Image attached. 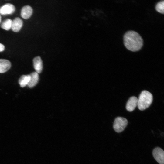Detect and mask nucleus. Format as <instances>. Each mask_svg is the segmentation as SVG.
<instances>
[{"instance_id": "1", "label": "nucleus", "mask_w": 164, "mask_h": 164, "mask_svg": "<svg viewBox=\"0 0 164 164\" xmlns=\"http://www.w3.org/2000/svg\"><path fill=\"white\" fill-rule=\"evenodd\" d=\"M124 44L128 50L133 52L138 51L143 45V41L140 35L134 31H129L124 34Z\"/></svg>"}, {"instance_id": "2", "label": "nucleus", "mask_w": 164, "mask_h": 164, "mask_svg": "<svg viewBox=\"0 0 164 164\" xmlns=\"http://www.w3.org/2000/svg\"><path fill=\"white\" fill-rule=\"evenodd\" d=\"M152 101L153 96L152 94L147 91H143L138 98L137 106L140 110L143 111L150 105Z\"/></svg>"}, {"instance_id": "3", "label": "nucleus", "mask_w": 164, "mask_h": 164, "mask_svg": "<svg viewBox=\"0 0 164 164\" xmlns=\"http://www.w3.org/2000/svg\"><path fill=\"white\" fill-rule=\"evenodd\" d=\"M128 124L127 119L123 117H118L114 120L113 127L114 131L117 133L122 132Z\"/></svg>"}, {"instance_id": "4", "label": "nucleus", "mask_w": 164, "mask_h": 164, "mask_svg": "<svg viewBox=\"0 0 164 164\" xmlns=\"http://www.w3.org/2000/svg\"><path fill=\"white\" fill-rule=\"evenodd\" d=\"M152 155L158 163L159 164H164V152L162 149L159 147L154 148L152 151Z\"/></svg>"}, {"instance_id": "5", "label": "nucleus", "mask_w": 164, "mask_h": 164, "mask_svg": "<svg viewBox=\"0 0 164 164\" xmlns=\"http://www.w3.org/2000/svg\"><path fill=\"white\" fill-rule=\"evenodd\" d=\"M138 98L132 96L128 100L126 106L127 110L129 112L133 111L138 105Z\"/></svg>"}, {"instance_id": "6", "label": "nucleus", "mask_w": 164, "mask_h": 164, "mask_svg": "<svg viewBox=\"0 0 164 164\" xmlns=\"http://www.w3.org/2000/svg\"><path fill=\"white\" fill-rule=\"evenodd\" d=\"M15 10L14 6L11 4H7L0 8V13L2 15L11 14Z\"/></svg>"}, {"instance_id": "7", "label": "nucleus", "mask_w": 164, "mask_h": 164, "mask_svg": "<svg viewBox=\"0 0 164 164\" xmlns=\"http://www.w3.org/2000/svg\"><path fill=\"white\" fill-rule=\"evenodd\" d=\"M34 67L37 73H40L43 69V63L41 57L37 56L33 60Z\"/></svg>"}, {"instance_id": "8", "label": "nucleus", "mask_w": 164, "mask_h": 164, "mask_svg": "<svg viewBox=\"0 0 164 164\" xmlns=\"http://www.w3.org/2000/svg\"><path fill=\"white\" fill-rule=\"evenodd\" d=\"M29 75L30 79L27 85L29 87L32 88L37 83L39 79V76L38 73L35 72L32 73Z\"/></svg>"}, {"instance_id": "9", "label": "nucleus", "mask_w": 164, "mask_h": 164, "mask_svg": "<svg viewBox=\"0 0 164 164\" xmlns=\"http://www.w3.org/2000/svg\"><path fill=\"white\" fill-rule=\"evenodd\" d=\"M22 24V20L19 18H16L12 21V29L14 32H18L21 29Z\"/></svg>"}, {"instance_id": "10", "label": "nucleus", "mask_w": 164, "mask_h": 164, "mask_svg": "<svg viewBox=\"0 0 164 164\" xmlns=\"http://www.w3.org/2000/svg\"><path fill=\"white\" fill-rule=\"evenodd\" d=\"M11 67L10 62L8 60L0 59V73H4L8 70Z\"/></svg>"}, {"instance_id": "11", "label": "nucleus", "mask_w": 164, "mask_h": 164, "mask_svg": "<svg viewBox=\"0 0 164 164\" xmlns=\"http://www.w3.org/2000/svg\"><path fill=\"white\" fill-rule=\"evenodd\" d=\"M32 12V9L31 7L26 5L23 7L22 9L21 15L24 19H28L31 16Z\"/></svg>"}, {"instance_id": "12", "label": "nucleus", "mask_w": 164, "mask_h": 164, "mask_svg": "<svg viewBox=\"0 0 164 164\" xmlns=\"http://www.w3.org/2000/svg\"><path fill=\"white\" fill-rule=\"evenodd\" d=\"M30 79L29 75H22V76L19 80V83L20 87H25L27 85Z\"/></svg>"}, {"instance_id": "13", "label": "nucleus", "mask_w": 164, "mask_h": 164, "mask_svg": "<svg viewBox=\"0 0 164 164\" xmlns=\"http://www.w3.org/2000/svg\"><path fill=\"white\" fill-rule=\"evenodd\" d=\"M12 21L10 19H7L5 20L2 24V28L6 30H8L11 28Z\"/></svg>"}, {"instance_id": "14", "label": "nucleus", "mask_w": 164, "mask_h": 164, "mask_svg": "<svg viewBox=\"0 0 164 164\" xmlns=\"http://www.w3.org/2000/svg\"><path fill=\"white\" fill-rule=\"evenodd\" d=\"M157 11L161 13L164 14V1H161L157 3L155 7Z\"/></svg>"}, {"instance_id": "15", "label": "nucleus", "mask_w": 164, "mask_h": 164, "mask_svg": "<svg viewBox=\"0 0 164 164\" xmlns=\"http://www.w3.org/2000/svg\"><path fill=\"white\" fill-rule=\"evenodd\" d=\"M5 49L4 46L2 44L0 43V52L3 51Z\"/></svg>"}, {"instance_id": "16", "label": "nucleus", "mask_w": 164, "mask_h": 164, "mask_svg": "<svg viewBox=\"0 0 164 164\" xmlns=\"http://www.w3.org/2000/svg\"><path fill=\"white\" fill-rule=\"evenodd\" d=\"M1 16L0 15V22H1Z\"/></svg>"}]
</instances>
